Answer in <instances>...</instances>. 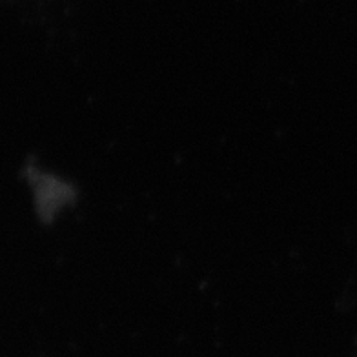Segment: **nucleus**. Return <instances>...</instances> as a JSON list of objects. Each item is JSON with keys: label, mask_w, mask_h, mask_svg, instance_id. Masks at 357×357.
<instances>
[]
</instances>
